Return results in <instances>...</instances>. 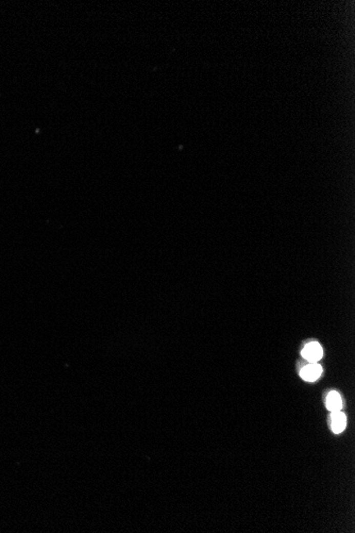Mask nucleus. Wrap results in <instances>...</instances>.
<instances>
[{
    "mask_svg": "<svg viewBox=\"0 0 355 533\" xmlns=\"http://www.w3.org/2000/svg\"><path fill=\"white\" fill-rule=\"evenodd\" d=\"M302 356L304 359L311 363H316L319 361L323 356V350L320 344L316 342H311L305 345V347L302 350Z\"/></svg>",
    "mask_w": 355,
    "mask_h": 533,
    "instance_id": "nucleus-1",
    "label": "nucleus"
},
{
    "mask_svg": "<svg viewBox=\"0 0 355 533\" xmlns=\"http://www.w3.org/2000/svg\"><path fill=\"white\" fill-rule=\"evenodd\" d=\"M321 374H322V367L317 363L308 364V365L304 366L300 372V376L302 379L305 381H308V382L316 381L321 376Z\"/></svg>",
    "mask_w": 355,
    "mask_h": 533,
    "instance_id": "nucleus-2",
    "label": "nucleus"
},
{
    "mask_svg": "<svg viewBox=\"0 0 355 533\" xmlns=\"http://www.w3.org/2000/svg\"><path fill=\"white\" fill-rule=\"evenodd\" d=\"M346 425H347V417H346V415L343 412H340V411L332 412V414H331V428H332V431L335 434L342 433L345 430Z\"/></svg>",
    "mask_w": 355,
    "mask_h": 533,
    "instance_id": "nucleus-3",
    "label": "nucleus"
},
{
    "mask_svg": "<svg viewBox=\"0 0 355 533\" xmlns=\"http://www.w3.org/2000/svg\"><path fill=\"white\" fill-rule=\"evenodd\" d=\"M326 409L331 412L340 411L343 408V401L342 397L338 394L337 392H331L329 393L328 397H326Z\"/></svg>",
    "mask_w": 355,
    "mask_h": 533,
    "instance_id": "nucleus-4",
    "label": "nucleus"
}]
</instances>
